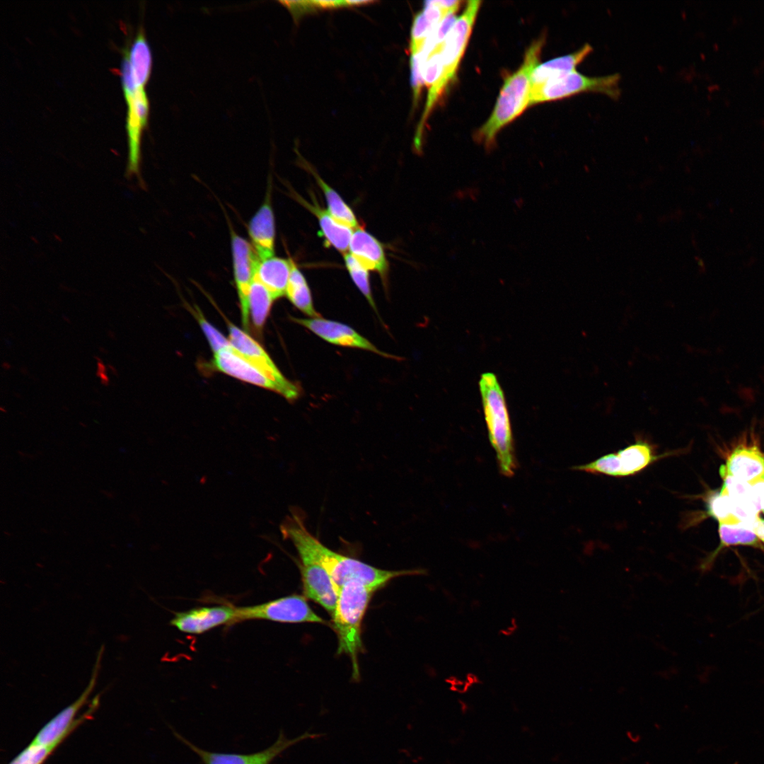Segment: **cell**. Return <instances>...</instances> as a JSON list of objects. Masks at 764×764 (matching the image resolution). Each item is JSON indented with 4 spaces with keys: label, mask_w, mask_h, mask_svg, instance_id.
Instances as JSON below:
<instances>
[{
    "label": "cell",
    "mask_w": 764,
    "mask_h": 764,
    "mask_svg": "<svg viewBox=\"0 0 764 764\" xmlns=\"http://www.w3.org/2000/svg\"><path fill=\"white\" fill-rule=\"evenodd\" d=\"M103 650L104 646L102 645L97 653V658L92 671L91 680L82 694L76 701L62 710L48 722L37 734L32 741L33 743L57 747L79 725L81 719H84L87 717V713H88L91 708L81 718L76 719L77 712L87 702L89 695L95 687L100 668V660Z\"/></svg>",
    "instance_id": "12"
},
{
    "label": "cell",
    "mask_w": 764,
    "mask_h": 764,
    "mask_svg": "<svg viewBox=\"0 0 764 764\" xmlns=\"http://www.w3.org/2000/svg\"><path fill=\"white\" fill-rule=\"evenodd\" d=\"M592 51L591 45L586 43L572 53L538 64L532 74V86L575 70Z\"/></svg>",
    "instance_id": "23"
},
{
    "label": "cell",
    "mask_w": 764,
    "mask_h": 764,
    "mask_svg": "<svg viewBox=\"0 0 764 764\" xmlns=\"http://www.w3.org/2000/svg\"><path fill=\"white\" fill-rule=\"evenodd\" d=\"M544 39L533 42L527 50L519 69L504 81L494 110L475 134L477 141L491 149L498 132L530 106L531 76L543 46Z\"/></svg>",
    "instance_id": "2"
},
{
    "label": "cell",
    "mask_w": 764,
    "mask_h": 764,
    "mask_svg": "<svg viewBox=\"0 0 764 764\" xmlns=\"http://www.w3.org/2000/svg\"><path fill=\"white\" fill-rule=\"evenodd\" d=\"M291 320L331 344L363 349L383 357H390L389 354L380 351L374 345L352 328L342 323L320 317L310 318L292 317Z\"/></svg>",
    "instance_id": "16"
},
{
    "label": "cell",
    "mask_w": 764,
    "mask_h": 764,
    "mask_svg": "<svg viewBox=\"0 0 764 764\" xmlns=\"http://www.w3.org/2000/svg\"><path fill=\"white\" fill-rule=\"evenodd\" d=\"M238 623L264 620L283 623H320L325 620L310 607L307 598L291 594L257 605L238 607Z\"/></svg>",
    "instance_id": "8"
},
{
    "label": "cell",
    "mask_w": 764,
    "mask_h": 764,
    "mask_svg": "<svg viewBox=\"0 0 764 764\" xmlns=\"http://www.w3.org/2000/svg\"><path fill=\"white\" fill-rule=\"evenodd\" d=\"M751 486L759 502L760 509L764 512V476L751 484Z\"/></svg>",
    "instance_id": "34"
},
{
    "label": "cell",
    "mask_w": 764,
    "mask_h": 764,
    "mask_svg": "<svg viewBox=\"0 0 764 764\" xmlns=\"http://www.w3.org/2000/svg\"><path fill=\"white\" fill-rule=\"evenodd\" d=\"M481 1H469L462 14L456 19L442 44L441 71L435 87L428 93L417 134H422L424 123L448 84L454 79L472 32Z\"/></svg>",
    "instance_id": "5"
},
{
    "label": "cell",
    "mask_w": 764,
    "mask_h": 764,
    "mask_svg": "<svg viewBox=\"0 0 764 764\" xmlns=\"http://www.w3.org/2000/svg\"><path fill=\"white\" fill-rule=\"evenodd\" d=\"M191 311L198 322L214 353L230 345L228 338H226L204 318L197 306H195V309H191Z\"/></svg>",
    "instance_id": "32"
},
{
    "label": "cell",
    "mask_w": 764,
    "mask_h": 764,
    "mask_svg": "<svg viewBox=\"0 0 764 764\" xmlns=\"http://www.w3.org/2000/svg\"><path fill=\"white\" fill-rule=\"evenodd\" d=\"M274 298L254 274L248 296L250 319L259 331L262 329L270 311Z\"/></svg>",
    "instance_id": "27"
},
{
    "label": "cell",
    "mask_w": 764,
    "mask_h": 764,
    "mask_svg": "<svg viewBox=\"0 0 764 764\" xmlns=\"http://www.w3.org/2000/svg\"><path fill=\"white\" fill-rule=\"evenodd\" d=\"M753 531L758 538L764 542V520L758 519L753 525Z\"/></svg>",
    "instance_id": "35"
},
{
    "label": "cell",
    "mask_w": 764,
    "mask_h": 764,
    "mask_svg": "<svg viewBox=\"0 0 764 764\" xmlns=\"http://www.w3.org/2000/svg\"><path fill=\"white\" fill-rule=\"evenodd\" d=\"M122 83L127 105L126 129L129 152L126 175L139 176L141 139L148 122L149 101L144 87L134 88L129 79H122Z\"/></svg>",
    "instance_id": "10"
},
{
    "label": "cell",
    "mask_w": 764,
    "mask_h": 764,
    "mask_svg": "<svg viewBox=\"0 0 764 764\" xmlns=\"http://www.w3.org/2000/svg\"><path fill=\"white\" fill-rule=\"evenodd\" d=\"M344 260L349 274L359 290L369 304L376 309L369 282V270L364 267L350 253H346Z\"/></svg>",
    "instance_id": "30"
},
{
    "label": "cell",
    "mask_w": 764,
    "mask_h": 764,
    "mask_svg": "<svg viewBox=\"0 0 764 764\" xmlns=\"http://www.w3.org/2000/svg\"><path fill=\"white\" fill-rule=\"evenodd\" d=\"M268 187L263 202L248 225L250 244L260 260L274 255L275 220Z\"/></svg>",
    "instance_id": "18"
},
{
    "label": "cell",
    "mask_w": 764,
    "mask_h": 764,
    "mask_svg": "<svg viewBox=\"0 0 764 764\" xmlns=\"http://www.w3.org/2000/svg\"><path fill=\"white\" fill-rule=\"evenodd\" d=\"M677 453L671 451L659 453L656 444L639 435L632 444L624 448L589 463L575 465L572 469L594 475L625 478L637 475L656 461Z\"/></svg>",
    "instance_id": "6"
},
{
    "label": "cell",
    "mask_w": 764,
    "mask_h": 764,
    "mask_svg": "<svg viewBox=\"0 0 764 764\" xmlns=\"http://www.w3.org/2000/svg\"><path fill=\"white\" fill-rule=\"evenodd\" d=\"M296 198L300 204H303L317 217L326 243L329 246H332L343 255L347 253L354 229L343 226L335 221L328 210L321 208L316 202L315 197H312L313 202L311 203L299 196L296 197Z\"/></svg>",
    "instance_id": "21"
},
{
    "label": "cell",
    "mask_w": 764,
    "mask_h": 764,
    "mask_svg": "<svg viewBox=\"0 0 764 764\" xmlns=\"http://www.w3.org/2000/svg\"><path fill=\"white\" fill-rule=\"evenodd\" d=\"M238 623V607L232 605L201 606L178 612L170 621L177 630L190 635H201L221 625Z\"/></svg>",
    "instance_id": "14"
},
{
    "label": "cell",
    "mask_w": 764,
    "mask_h": 764,
    "mask_svg": "<svg viewBox=\"0 0 764 764\" xmlns=\"http://www.w3.org/2000/svg\"><path fill=\"white\" fill-rule=\"evenodd\" d=\"M228 340L232 347L272 381L279 387L281 395L289 400L298 398L299 388L282 374L256 340L231 323H228Z\"/></svg>",
    "instance_id": "11"
},
{
    "label": "cell",
    "mask_w": 764,
    "mask_h": 764,
    "mask_svg": "<svg viewBox=\"0 0 764 764\" xmlns=\"http://www.w3.org/2000/svg\"><path fill=\"white\" fill-rule=\"evenodd\" d=\"M173 735L192 751L197 754L203 764H271L272 761L291 746L306 739H318L323 734L310 733L306 731L294 739H289L283 730H280L277 740L269 747L252 753H235L212 752L202 749L174 729Z\"/></svg>",
    "instance_id": "9"
},
{
    "label": "cell",
    "mask_w": 764,
    "mask_h": 764,
    "mask_svg": "<svg viewBox=\"0 0 764 764\" xmlns=\"http://www.w3.org/2000/svg\"><path fill=\"white\" fill-rule=\"evenodd\" d=\"M230 228L234 281L238 296L242 325L245 331L249 327L248 296L259 258L250 243Z\"/></svg>",
    "instance_id": "13"
},
{
    "label": "cell",
    "mask_w": 764,
    "mask_h": 764,
    "mask_svg": "<svg viewBox=\"0 0 764 764\" xmlns=\"http://www.w3.org/2000/svg\"><path fill=\"white\" fill-rule=\"evenodd\" d=\"M375 588L359 581H351L340 589L332 615L333 628L338 639L337 654L349 656L352 678L359 679L358 656L363 648L361 637L364 616Z\"/></svg>",
    "instance_id": "3"
},
{
    "label": "cell",
    "mask_w": 764,
    "mask_h": 764,
    "mask_svg": "<svg viewBox=\"0 0 764 764\" xmlns=\"http://www.w3.org/2000/svg\"><path fill=\"white\" fill-rule=\"evenodd\" d=\"M285 295L294 306L308 317H320L314 308L308 284L294 260Z\"/></svg>",
    "instance_id": "25"
},
{
    "label": "cell",
    "mask_w": 764,
    "mask_h": 764,
    "mask_svg": "<svg viewBox=\"0 0 764 764\" xmlns=\"http://www.w3.org/2000/svg\"><path fill=\"white\" fill-rule=\"evenodd\" d=\"M720 471L751 485L764 476V454L757 446H739Z\"/></svg>",
    "instance_id": "20"
},
{
    "label": "cell",
    "mask_w": 764,
    "mask_h": 764,
    "mask_svg": "<svg viewBox=\"0 0 764 764\" xmlns=\"http://www.w3.org/2000/svg\"><path fill=\"white\" fill-rule=\"evenodd\" d=\"M350 254L368 270L378 272L386 278L388 265L382 244L363 228L354 230L350 243Z\"/></svg>",
    "instance_id": "19"
},
{
    "label": "cell",
    "mask_w": 764,
    "mask_h": 764,
    "mask_svg": "<svg viewBox=\"0 0 764 764\" xmlns=\"http://www.w3.org/2000/svg\"><path fill=\"white\" fill-rule=\"evenodd\" d=\"M55 748L31 742L9 764H42Z\"/></svg>",
    "instance_id": "33"
},
{
    "label": "cell",
    "mask_w": 764,
    "mask_h": 764,
    "mask_svg": "<svg viewBox=\"0 0 764 764\" xmlns=\"http://www.w3.org/2000/svg\"><path fill=\"white\" fill-rule=\"evenodd\" d=\"M308 170L320 188L323 190L328 204V211L335 220L340 224L354 230L360 227L352 209L344 202L340 195L328 185L313 169L309 167Z\"/></svg>",
    "instance_id": "26"
},
{
    "label": "cell",
    "mask_w": 764,
    "mask_h": 764,
    "mask_svg": "<svg viewBox=\"0 0 764 764\" xmlns=\"http://www.w3.org/2000/svg\"><path fill=\"white\" fill-rule=\"evenodd\" d=\"M299 557L304 596L318 603L332 616L339 593L332 579L317 561L306 555Z\"/></svg>",
    "instance_id": "15"
},
{
    "label": "cell",
    "mask_w": 764,
    "mask_h": 764,
    "mask_svg": "<svg viewBox=\"0 0 764 764\" xmlns=\"http://www.w3.org/2000/svg\"><path fill=\"white\" fill-rule=\"evenodd\" d=\"M620 76L618 74L601 76H588L577 69L533 86L530 105L560 100L582 93H597L612 99L620 96Z\"/></svg>",
    "instance_id": "7"
},
{
    "label": "cell",
    "mask_w": 764,
    "mask_h": 764,
    "mask_svg": "<svg viewBox=\"0 0 764 764\" xmlns=\"http://www.w3.org/2000/svg\"><path fill=\"white\" fill-rule=\"evenodd\" d=\"M280 3L288 8L294 18H299L302 13L309 11L311 8L339 7L369 4L368 1H280Z\"/></svg>",
    "instance_id": "31"
},
{
    "label": "cell",
    "mask_w": 764,
    "mask_h": 764,
    "mask_svg": "<svg viewBox=\"0 0 764 764\" xmlns=\"http://www.w3.org/2000/svg\"><path fill=\"white\" fill-rule=\"evenodd\" d=\"M485 419L490 443L496 452L502 475L511 477L517 468L511 423L503 390L492 373L479 381Z\"/></svg>",
    "instance_id": "4"
},
{
    "label": "cell",
    "mask_w": 764,
    "mask_h": 764,
    "mask_svg": "<svg viewBox=\"0 0 764 764\" xmlns=\"http://www.w3.org/2000/svg\"><path fill=\"white\" fill-rule=\"evenodd\" d=\"M291 258H283L275 255L259 260L255 276L267 288L274 300L285 295L289 282Z\"/></svg>",
    "instance_id": "22"
},
{
    "label": "cell",
    "mask_w": 764,
    "mask_h": 764,
    "mask_svg": "<svg viewBox=\"0 0 764 764\" xmlns=\"http://www.w3.org/2000/svg\"><path fill=\"white\" fill-rule=\"evenodd\" d=\"M719 534L723 546H758V536L752 529L742 523H719Z\"/></svg>",
    "instance_id": "28"
},
{
    "label": "cell",
    "mask_w": 764,
    "mask_h": 764,
    "mask_svg": "<svg viewBox=\"0 0 764 764\" xmlns=\"http://www.w3.org/2000/svg\"><path fill=\"white\" fill-rule=\"evenodd\" d=\"M213 364L222 373L280 394L279 387L231 344L214 353Z\"/></svg>",
    "instance_id": "17"
},
{
    "label": "cell",
    "mask_w": 764,
    "mask_h": 764,
    "mask_svg": "<svg viewBox=\"0 0 764 764\" xmlns=\"http://www.w3.org/2000/svg\"><path fill=\"white\" fill-rule=\"evenodd\" d=\"M282 533L295 546L299 555H306L320 563L328 572L338 591L346 583L359 581L376 589L390 580L407 575H419L424 569L386 570L338 552L324 545L306 528L295 512L283 523Z\"/></svg>",
    "instance_id": "1"
},
{
    "label": "cell",
    "mask_w": 764,
    "mask_h": 764,
    "mask_svg": "<svg viewBox=\"0 0 764 764\" xmlns=\"http://www.w3.org/2000/svg\"><path fill=\"white\" fill-rule=\"evenodd\" d=\"M125 50L134 87H144L150 76L152 60L151 50L142 30L138 33L129 50Z\"/></svg>",
    "instance_id": "24"
},
{
    "label": "cell",
    "mask_w": 764,
    "mask_h": 764,
    "mask_svg": "<svg viewBox=\"0 0 764 764\" xmlns=\"http://www.w3.org/2000/svg\"><path fill=\"white\" fill-rule=\"evenodd\" d=\"M706 509L719 523H739L734 516L731 501L721 490L712 492L705 497Z\"/></svg>",
    "instance_id": "29"
}]
</instances>
